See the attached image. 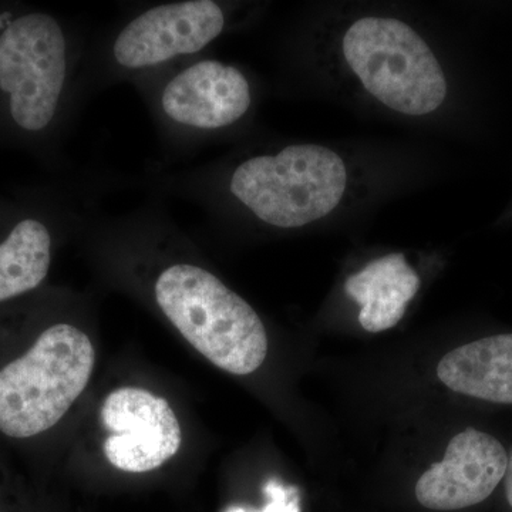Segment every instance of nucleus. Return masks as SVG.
I'll use <instances>...</instances> for the list:
<instances>
[{
	"label": "nucleus",
	"mask_w": 512,
	"mask_h": 512,
	"mask_svg": "<svg viewBox=\"0 0 512 512\" xmlns=\"http://www.w3.org/2000/svg\"><path fill=\"white\" fill-rule=\"evenodd\" d=\"M113 218L156 262L151 298L192 348L231 375L258 370L268 355L264 322L242 296L195 261L190 241L158 198Z\"/></svg>",
	"instance_id": "f257e3e1"
},
{
	"label": "nucleus",
	"mask_w": 512,
	"mask_h": 512,
	"mask_svg": "<svg viewBox=\"0 0 512 512\" xmlns=\"http://www.w3.org/2000/svg\"><path fill=\"white\" fill-rule=\"evenodd\" d=\"M346 184L342 158L318 144H291L275 153L252 154L225 168L156 167L140 183L154 197L171 195L207 211L234 205L252 221L282 231L325 218L342 201Z\"/></svg>",
	"instance_id": "f03ea898"
},
{
	"label": "nucleus",
	"mask_w": 512,
	"mask_h": 512,
	"mask_svg": "<svg viewBox=\"0 0 512 512\" xmlns=\"http://www.w3.org/2000/svg\"><path fill=\"white\" fill-rule=\"evenodd\" d=\"M90 36L42 10L0 12V100L18 133L56 141L79 119Z\"/></svg>",
	"instance_id": "7ed1b4c3"
},
{
	"label": "nucleus",
	"mask_w": 512,
	"mask_h": 512,
	"mask_svg": "<svg viewBox=\"0 0 512 512\" xmlns=\"http://www.w3.org/2000/svg\"><path fill=\"white\" fill-rule=\"evenodd\" d=\"M229 12L215 0L136 5L110 28L90 36L82 73L84 101L120 83L204 55L228 29Z\"/></svg>",
	"instance_id": "20e7f679"
},
{
	"label": "nucleus",
	"mask_w": 512,
	"mask_h": 512,
	"mask_svg": "<svg viewBox=\"0 0 512 512\" xmlns=\"http://www.w3.org/2000/svg\"><path fill=\"white\" fill-rule=\"evenodd\" d=\"M131 86L146 104L167 158L177 160L239 126L254 106L247 74L204 55L148 74Z\"/></svg>",
	"instance_id": "39448f33"
},
{
	"label": "nucleus",
	"mask_w": 512,
	"mask_h": 512,
	"mask_svg": "<svg viewBox=\"0 0 512 512\" xmlns=\"http://www.w3.org/2000/svg\"><path fill=\"white\" fill-rule=\"evenodd\" d=\"M96 352L79 326L60 322L0 370V431L29 439L52 429L92 377Z\"/></svg>",
	"instance_id": "423d86ee"
},
{
	"label": "nucleus",
	"mask_w": 512,
	"mask_h": 512,
	"mask_svg": "<svg viewBox=\"0 0 512 512\" xmlns=\"http://www.w3.org/2000/svg\"><path fill=\"white\" fill-rule=\"evenodd\" d=\"M343 55L367 92L406 116H427L447 96L433 50L402 20L363 18L343 37Z\"/></svg>",
	"instance_id": "0eeeda50"
},
{
	"label": "nucleus",
	"mask_w": 512,
	"mask_h": 512,
	"mask_svg": "<svg viewBox=\"0 0 512 512\" xmlns=\"http://www.w3.org/2000/svg\"><path fill=\"white\" fill-rule=\"evenodd\" d=\"M101 423L110 436L104 456L127 473H147L163 466L180 450V423L163 397L140 387H120L101 406Z\"/></svg>",
	"instance_id": "6e6552de"
},
{
	"label": "nucleus",
	"mask_w": 512,
	"mask_h": 512,
	"mask_svg": "<svg viewBox=\"0 0 512 512\" xmlns=\"http://www.w3.org/2000/svg\"><path fill=\"white\" fill-rule=\"evenodd\" d=\"M507 451L484 431H461L448 444L446 456L421 474L416 498L434 511H456L483 503L507 471Z\"/></svg>",
	"instance_id": "1a4fd4ad"
},
{
	"label": "nucleus",
	"mask_w": 512,
	"mask_h": 512,
	"mask_svg": "<svg viewBox=\"0 0 512 512\" xmlns=\"http://www.w3.org/2000/svg\"><path fill=\"white\" fill-rule=\"evenodd\" d=\"M437 376L453 392L512 404V333L451 350L440 360Z\"/></svg>",
	"instance_id": "9d476101"
},
{
	"label": "nucleus",
	"mask_w": 512,
	"mask_h": 512,
	"mask_svg": "<svg viewBox=\"0 0 512 512\" xmlns=\"http://www.w3.org/2000/svg\"><path fill=\"white\" fill-rule=\"evenodd\" d=\"M419 289V275L402 254L375 259L345 284L346 293L362 306L360 325L370 333L396 326Z\"/></svg>",
	"instance_id": "9b49d317"
},
{
	"label": "nucleus",
	"mask_w": 512,
	"mask_h": 512,
	"mask_svg": "<svg viewBox=\"0 0 512 512\" xmlns=\"http://www.w3.org/2000/svg\"><path fill=\"white\" fill-rule=\"evenodd\" d=\"M264 493L268 498V504L264 510L256 512H301V500L295 487H286L276 480L268 481L265 485ZM227 512H254L245 510L242 507L229 508Z\"/></svg>",
	"instance_id": "f8f14e48"
},
{
	"label": "nucleus",
	"mask_w": 512,
	"mask_h": 512,
	"mask_svg": "<svg viewBox=\"0 0 512 512\" xmlns=\"http://www.w3.org/2000/svg\"><path fill=\"white\" fill-rule=\"evenodd\" d=\"M505 494H507L508 504L512 508V453L508 457L507 471H505Z\"/></svg>",
	"instance_id": "ddd939ff"
}]
</instances>
